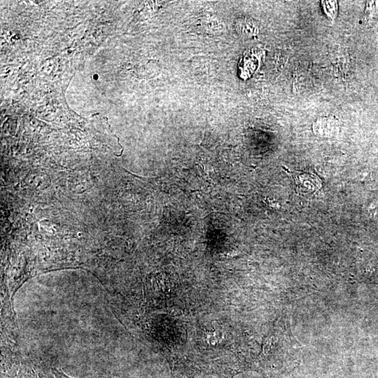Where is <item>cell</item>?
Instances as JSON below:
<instances>
[{
    "label": "cell",
    "mask_w": 378,
    "mask_h": 378,
    "mask_svg": "<svg viewBox=\"0 0 378 378\" xmlns=\"http://www.w3.org/2000/svg\"><path fill=\"white\" fill-rule=\"evenodd\" d=\"M293 179L296 190L303 194H309L318 190L320 187V181L316 176L309 173H295Z\"/></svg>",
    "instance_id": "cell-2"
},
{
    "label": "cell",
    "mask_w": 378,
    "mask_h": 378,
    "mask_svg": "<svg viewBox=\"0 0 378 378\" xmlns=\"http://www.w3.org/2000/svg\"><path fill=\"white\" fill-rule=\"evenodd\" d=\"M261 55V52L255 50H249L244 53L238 66L241 78L247 79L255 73L260 63Z\"/></svg>",
    "instance_id": "cell-1"
},
{
    "label": "cell",
    "mask_w": 378,
    "mask_h": 378,
    "mask_svg": "<svg viewBox=\"0 0 378 378\" xmlns=\"http://www.w3.org/2000/svg\"><path fill=\"white\" fill-rule=\"evenodd\" d=\"M378 19V7L376 2H368L365 9L364 17V23L368 26H372Z\"/></svg>",
    "instance_id": "cell-4"
},
{
    "label": "cell",
    "mask_w": 378,
    "mask_h": 378,
    "mask_svg": "<svg viewBox=\"0 0 378 378\" xmlns=\"http://www.w3.org/2000/svg\"><path fill=\"white\" fill-rule=\"evenodd\" d=\"M53 372L54 373L55 378H72L66 375L64 372L60 371V370H57L56 368L53 370Z\"/></svg>",
    "instance_id": "cell-6"
},
{
    "label": "cell",
    "mask_w": 378,
    "mask_h": 378,
    "mask_svg": "<svg viewBox=\"0 0 378 378\" xmlns=\"http://www.w3.org/2000/svg\"><path fill=\"white\" fill-rule=\"evenodd\" d=\"M324 12L329 18L335 19L338 12V5L337 1H322Z\"/></svg>",
    "instance_id": "cell-5"
},
{
    "label": "cell",
    "mask_w": 378,
    "mask_h": 378,
    "mask_svg": "<svg viewBox=\"0 0 378 378\" xmlns=\"http://www.w3.org/2000/svg\"><path fill=\"white\" fill-rule=\"evenodd\" d=\"M338 122L332 118H321L314 123L313 129L318 136L331 137L338 132Z\"/></svg>",
    "instance_id": "cell-3"
}]
</instances>
